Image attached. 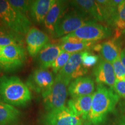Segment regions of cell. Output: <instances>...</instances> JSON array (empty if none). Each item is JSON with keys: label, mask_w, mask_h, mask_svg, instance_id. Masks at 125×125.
Listing matches in <instances>:
<instances>
[{"label": "cell", "mask_w": 125, "mask_h": 125, "mask_svg": "<svg viewBox=\"0 0 125 125\" xmlns=\"http://www.w3.org/2000/svg\"><path fill=\"white\" fill-rule=\"evenodd\" d=\"M82 52L72 54L65 66L59 71V74L69 82L87 73V69L82 65Z\"/></svg>", "instance_id": "10"}, {"label": "cell", "mask_w": 125, "mask_h": 125, "mask_svg": "<svg viewBox=\"0 0 125 125\" xmlns=\"http://www.w3.org/2000/svg\"><path fill=\"white\" fill-rule=\"evenodd\" d=\"M72 54L73 53L62 51L51 65L53 72L55 74H57V73L65 66Z\"/></svg>", "instance_id": "23"}, {"label": "cell", "mask_w": 125, "mask_h": 125, "mask_svg": "<svg viewBox=\"0 0 125 125\" xmlns=\"http://www.w3.org/2000/svg\"><path fill=\"white\" fill-rule=\"evenodd\" d=\"M99 57L95 55L90 51H86L82 52V62L83 66L85 68H89L96 65L98 63Z\"/></svg>", "instance_id": "24"}, {"label": "cell", "mask_w": 125, "mask_h": 125, "mask_svg": "<svg viewBox=\"0 0 125 125\" xmlns=\"http://www.w3.org/2000/svg\"><path fill=\"white\" fill-rule=\"evenodd\" d=\"M60 45L48 43L37 54V60L39 67L48 69L62 52Z\"/></svg>", "instance_id": "17"}, {"label": "cell", "mask_w": 125, "mask_h": 125, "mask_svg": "<svg viewBox=\"0 0 125 125\" xmlns=\"http://www.w3.org/2000/svg\"><path fill=\"white\" fill-rule=\"evenodd\" d=\"M26 41L29 54L32 57H35L41 50L48 44L49 38L42 31L37 27H32L26 34Z\"/></svg>", "instance_id": "11"}, {"label": "cell", "mask_w": 125, "mask_h": 125, "mask_svg": "<svg viewBox=\"0 0 125 125\" xmlns=\"http://www.w3.org/2000/svg\"><path fill=\"white\" fill-rule=\"evenodd\" d=\"M94 82L89 76H81L74 79L68 86V93L72 98L85 96L94 93Z\"/></svg>", "instance_id": "13"}, {"label": "cell", "mask_w": 125, "mask_h": 125, "mask_svg": "<svg viewBox=\"0 0 125 125\" xmlns=\"http://www.w3.org/2000/svg\"><path fill=\"white\" fill-rule=\"evenodd\" d=\"M54 79L52 73L48 69L39 67L29 75L26 84L30 89L37 93L42 94L51 88Z\"/></svg>", "instance_id": "8"}, {"label": "cell", "mask_w": 125, "mask_h": 125, "mask_svg": "<svg viewBox=\"0 0 125 125\" xmlns=\"http://www.w3.org/2000/svg\"><path fill=\"white\" fill-rule=\"evenodd\" d=\"M101 55L103 59L112 63L120 56L119 48L115 40H108L101 44Z\"/></svg>", "instance_id": "20"}, {"label": "cell", "mask_w": 125, "mask_h": 125, "mask_svg": "<svg viewBox=\"0 0 125 125\" xmlns=\"http://www.w3.org/2000/svg\"><path fill=\"white\" fill-rule=\"evenodd\" d=\"M0 29H9L8 27L6 26L5 24L3 23V21L0 19Z\"/></svg>", "instance_id": "32"}, {"label": "cell", "mask_w": 125, "mask_h": 125, "mask_svg": "<svg viewBox=\"0 0 125 125\" xmlns=\"http://www.w3.org/2000/svg\"><path fill=\"white\" fill-rule=\"evenodd\" d=\"M9 2L15 8L24 15L30 10L31 1L26 0H9Z\"/></svg>", "instance_id": "25"}, {"label": "cell", "mask_w": 125, "mask_h": 125, "mask_svg": "<svg viewBox=\"0 0 125 125\" xmlns=\"http://www.w3.org/2000/svg\"><path fill=\"white\" fill-rule=\"evenodd\" d=\"M116 125H125V121L121 122H120L119 123H118V124Z\"/></svg>", "instance_id": "34"}, {"label": "cell", "mask_w": 125, "mask_h": 125, "mask_svg": "<svg viewBox=\"0 0 125 125\" xmlns=\"http://www.w3.org/2000/svg\"><path fill=\"white\" fill-rule=\"evenodd\" d=\"M94 51L96 52H100L101 49V44H96L94 45V46L92 48Z\"/></svg>", "instance_id": "31"}, {"label": "cell", "mask_w": 125, "mask_h": 125, "mask_svg": "<svg viewBox=\"0 0 125 125\" xmlns=\"http://www.w3.org/2000/svg\"><path fill=\"white\" fill-rule=\"evenodd\" d=\"M27 60L26 50L23 46L9 45L1 47L0 62L2 70L13 72L23 67Z\"/></svg>", "instance_id": "6"}, {"label": "cell", "mask_w": 125, "mask_h": 125, "mask_svg": "<svg viewBox=\"0 0 125 125\" xmlns=\"http://www.w3.org/2000/svg\"><path fill=\"white\" fill-rule=\"evenodd\" d=\"M70 83L57 74L51 88L42 94L43 105L46 112L64 107Z\"/></svg>", "instance_id": "5"}, {"label": "cell", "mask_w": 125, "mask_h": 125, "mask_svg": "<svg viewBox=\"0 0 125 125\" xmlns=\"http://www.w3.org/2000/svg\"><path fill=\"white\" fill-rule=\"evenodd\" d=\"M118 20L125 22V1H123V2L118 7V17L116 20Z\"/></svg>", "instance_id": "28"}, {"label": "cell", "mask_w": 125, "mask_h": 125, "mask_svg": "<svg viewBox=\"0 0 125 125\" xmlns=\"http://www.w3.org/2000/svg\"><path fill=\"white\" fill-rule=\"evenodd\" d=\"M122 32H123V34H125V29L124 30H123V31H122Z\"/></svg>", "instance_id": "37"}, {"label": "cell", "mask_w": 125, "mask_h": 125, "mask_svg": "<svg viewBox=\"0 0 125 125\" xmlns=\"http://www.w3.org/2000/svg\"><path fill=\"white\" fill-rule=\"evenodd\" d=\"M70 4L75 8L84 12L96 21H104L102 8L97 1L76 0L70 1Z\"/></svg>", "instance_id": "15"}, {"label": "cell", "mask_w": 125, "mask_h": 125, "mask_svg": "<svg viewBox=\"0 0 125 125\" xmlns=\"http://www.w3.org/2000/svg\"><path fill=\"white\" fill-rule=\"evenodd\" d=\"M116 80L123 81L125 76V67L122 62L120 56L112 63Z\"/></svg>", "instance_id": "26"}, {"label": "cell", "mask_w": 125, "mask_h": 125, "mask_svg": "<svg viewBox=\"0 0 125 125\" xmlns=\"http://www.w3.org/2000/svg\"><path fill=\"white\" fill-rule=\"evenodd\" d=\"M1 46H0V52H1Z\"/></svg>", "instance_id": "39"}, {"label": "cell", "mask_w": 125, "mask_h": 125, "mask_svg": "<svg viewBox=\"0 0 125 125\" xmlns=\"http://www.w3.org/2000/svg\"><path fill=\"white\" fill-rule=\"evenodd\" d=\"M0 69L2 70V64H1V62H0Z\"/></svg>", "instance_id": "35"}, {"label": "cell", "mask_w": 125, "mask_h": 125, "mask_svg": "<svg viewBox=\"0 0 125 125\" xmlns=\"http://www.w3.org/2000/svg\"><path fill=\"white\" fill-rule=\"evenodd\" d=\"M1 71H2V70H1V69H0V74H1Z\"/></svg>", "instance_id": "38"}, {"label": "cell", "mask_w": 125, "mask_h": 125, "mask_svg": "<svg viewBox=\"0 0 125 125\" xmlns=\"http://www.w3.org/2000/svg\"><path fill=\"white\" fill-rule=\"evenodd\" d=\"M119 98L114 89L104 85H98L93 93L91 109L86 121L97 125L104 123L108 115L115 108Z\"/></svg>", "instance_id": "1"}, {"label": "cell", "mask_w": 125, "mask_h": 125, "mask_svg": "<svg viewBox=\"0 0 125 125\" xmlns=\"http://www.w3.org/2000/svg\"><path fill=\"white\" fill-rule=\"evenodd\" d=\"M1 102H3L2 101V98H1V94H0V103Z\"/></svg>", "instance_id": "36"}, {"label": "cell", "mask_w": 125, "mask_h": 125, "mask_svg": "<svg viewBox=\"0 0 125 125\" xmlns=\"http://www.w3.org/2000/svg\"><path fill=\"white\" fill-rule=\"evenodd\" d=\"M97 21L81 10L74 9L64 13L55 27V38L62 37L74 32L84 25Z\"/></svg>", "instance_id": "4"}, {"label": "cell", "mask_w": 125, "mask_h": 125, "mask_svg": "<svg viewBox=\"0 0 125 125\" xmlns=\"http://www.w3.org/2000/svg\"><path fill=\"white\" fill-rule=\"evenodd\" d=\"M0 19L9 29L19 34H27L31 29V23L26 15L7 0H0Z\"/></svg>", "instance_id": "3"}, {"label": "cell", "mask_w": 125, "mask_h": 125, "mask_svg": "<svg viewBox=\"0 0 125 125\" xmlns=\"http://www.w3.org/2000/svg\"><path fill=\"white\" fill-rule=\"evenodd\" d=\"M93 94L87 96L72 98L67 103L68 108L76 116L86 121L92 107Z\"/></svg>", "instance_id": "16"}, {"label": "cell", "mask_w": 125, "mask_h": 125, "mask_svg": "<svg viewBox=\"0 0 125 125\" xmlns=\"http://www.w3.org/2000/svg\"><path fill=\"white\" fill-rule=\"evenodd\" d=\"M67 2L62 0H55L44 20L45 29L52 36L54 37L55 27L57 21L65 13L67 9Z\"/></svg>", "instance_id": "14"}, {"label": "cell", "mask_w": 125, "mask_h": 125, "mask_svg": "<svg viewBox=\"0 0 125 125\" xmlns=\"http://www.w3.org/2000/svg\"><path fill=\"white\" fill-rule=\"evenodd\" d=\"M21 115V112L13 106L0 103V125H16Z\"/></svg>", "instance_id": "19"}, {"label": "cell", "mask_w": 125, "mask_h": 125, "mask_svg": "<svg viewBox=\"0 0 125 125\" xmlns=\"http://www.w3.org/2000/svg\"><path fill=\"white\" fill-rule=\"evenodd\" d=\"M114 90L120 97L125 98V81L116 80Z\"/></svg>", "instance_id": "27"}, {"label": "cell", "mask_w": 125, "mask_h": 125, "mask_svg": "<svg viewBox=\"0 0 125 125\" xmlns=\"http://www.w3.org/2000/svg\"><path fill=\"white\" fill-rule=\"evenodd\" d=\"M16 32L11 30L10 29H0V37L7 35H11V34H15Z\"/></svg>", "instance_id": "29"}, {"label": "cell", "mask_w": 125, "mask_h": 125, "mask_svg": "<svg viewBox=\"0 0 125 125\" xmlns=\"http://www.w3.org/2000/svg\"><path fill=\"white\" fill-rule=\"evenodd\" d=\"M95 42H62L60 45L62 51L65 52L74 53L87 51L92 48L95 44Z\"/></svg>", "instance_id": "21"}, {"label": "cell", "mask_w": 125, "mask_h": 125, "mask_svg": "<svg viewBox=\"0 0 125 125\" xmlns=\"http://www.w3.org/2000/svg\"><path fill=\"white\" fill-rule=\"evenodd\" d=\"M0 94L3 102L13 107H26L32 99L29 87L16 76H0Z\"/></svg>", "instance_id": "2"}, {"label": "cell", "mask_w": 125, "mask_h": 125, "mask_svg": "<svg viewBox=\"0 0 125 125\" xmlns=\"http://www.w3.org/2000/svg\"><path fill=\"white\" fill-rule=\"evenodd\" d=\"M83 125H97V124H94V123L90 122L89 121H86L85 123L83 124Z\"/></svg>", "instance_id": "33"}, {"label": "cell", "mask_w": 125, "mask_h": 125, "mask_svg": "<svg viewBox=\"0 0 125 125\" xmlns=\"http://www.w3.org/2000/svg\"><path fill=\"white\" fill-rule=\"evenodd\" d=\"M120 59L123 65L125 67V48L122 50L120 52Z\"/></svg>", "instance_id": "30"}, {"label": "cell", "mask_w": 125, "mask_h": 125, "mask_svg": "<svg viewBox=\"0 0 125 125\" xmlns=\"http://www.w3.org/2000/svg\"><path fill=\"white\" fill-rule=\"evenodd\" d=\"M55 0H34L31 1L30 13L35 22L41 24L44 22L45 19Z\"/></svg>", "instance_id": "18"}, {"label": "cell", "mask_w": 125, "mask_h": 125, "mask_svg": "<svg viewBox=\"0 0 125 125\" xmlns=\"http://www.w3.org/2000/svg\"><path fill=\"white\" fill-rule=\"evenodd\" d=\"M24 45L23 38L21 34L15 32L11 35H7L0 37V46H6L9 45H19L23 46Z\"/></svg>", "instance_id": "22"}, {"label": "cell", "mask_w": 125, "mask_h": 125, "mask_svg": "<svg viewBox=\"0 0 125 125\" xmlns=\"http://www.w3.org/2000/svg\"><path fill=\"white\" fill-rule=\"evenodd\" d=\"M70 35L85 41L96 42L97 41L110 37L112 35V31L106 26L97 23H92L84 25Z\"/></svg>", "instance_id": "9"}, {"label": "cell", "mask_w": 125, "mask_h": 125, "mask_svg": "<svg viewBox=\"0 0 125 125\" xmlns=\"http://www.w3.org/2000/svg\"><path fill=\"white\" fill-rule=\"evenodd\" d=\"M83 121L65 106L46 112L41 118L43 125H83Z\"/></svg>", "instance_id": "7"}, {"label": "cell", "mask_w": 125, "mask_h": 125, "mask_svg": "<svg viewBox=\"0 0 125 125\" xmlns=\"http://www.w3.org/2000/svg\"><path fill=\"white\" fill-rule=\"evenodd\" d=\"M93 74L98 85H107L114 89L116 79L111 63L100 59L94 68Z\"/></svg>", "instance_id": "12"}]
</instances>
